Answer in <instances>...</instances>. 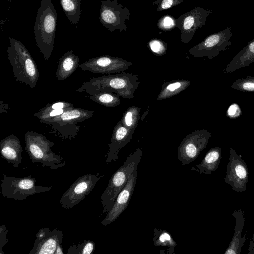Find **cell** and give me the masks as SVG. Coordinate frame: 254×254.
I'll return each mask as SVG.
<instances>
[{"instance_id":"6da1fadb","label":"cell","mask_w":254,"mask_h":254,"mask_svg":"<svg viewBox=\"0 0 254 254\" xmlns=\"http://www.w3.org/2000/svg\"><path fill=\"white\" fill-rule=\"evenodd\" d=\"M57 13L51 0H41L34 24L36 43L44 59L48 60L53 51Z\"/></svg>"},{"instance_id":"7a4b0ae2","label":"cell","mask_w":254,"mask_h":254,"mask_svg":"<svg viewBox=\"0 0 254 254\" xmlns=\"http://www.w3.org/2000/svg\"><path fill=\"white\" fill-rule=\"evenodd\" d=\"M8 59L17 81L34 88L39 73L36 62L25 45L20 41L9 38Z\"/></svg>"},{"instance_id":"3957f363","label":"cell","mask_w":254,"mask_h":254,"mask_svg":"<svg viewBox=\"0 0 254 254\" xmlns=\"http://www.w3.org/2000/svg\"><path fill=\"white\" fill-rule=\"evenodd\" d=\"M138 76L133 73L122 72L93 77L89 81L82 83L76 91L82 92L85 89L103 90L116 93L120 97L132 99L140 83Z\"/></svg>"},{"instance_id":"277c9868","label":"cell","mask_w":254,"mask_h":254,"mask_svg":"<svg viewBox=\"0 0 254 254\" xmlns=\"http://www.w3.org/2000/svg\"><path fill=\"white\" fill-rule=\"evenodd\" d=\"M143 154L138 148L131 153L123 164L113 174L101 197L102 212L107 213L112 209L119 192L127 183L130 175L137 169Z\"/></svg>"},{"instance_id":"5b68a950","label":"cell","mask_w":254,"mask_h":254,"mask_svg":"<svg viewBox=\"0 0 254 254\" xmlns=\"http://www.w3.org/2000/svg\"><path fill=\"white\" fill-rule=\"evenodd\" d=\"M25 150L33 163L41 164L42 167L52 170L63 168L66 163L60 156L54 153L51 148L55 143L46 136L33 131L25 134Z\"/></svg>"},{"instance_id":"8992f818","label":"cell","mask_w":254,"mask_h":254,"mask_svg":"<svg viewBox=\"0 0 254 254\" xmlns=\"http://www.w3.org/2000/svg\"><path fill=\"white\" fill-rule=\"evenodd\" d=\"M0 186L2 196L15 200H24L29 196L46 192L52 189L51 186L36 185V179L30 175L15 177L3 175Z\"/></svg>"},{"instance_id":"52a82bcc","label":"cell","mask_w":254,"mask_h":254,"mask_svg":"<svg viewBox=\"0 0 254 254\" xmlns=\"http://www.w3.org/2000/svg\"><path fill=\"white\" fill-rule=\"evenodd\" d=\"M93 113L92 110L73 107L44 123L51 125L55 131L67 138L76 136L80 128L77 123L91 118Z\"/></svg>"},{"instance_id":"ba28073f","label":"cell","mask_w":254,"mask_h":254,"mask_svg":"<svg viewBox=\"0 0 254 254\" xmlns=\"http://www.w3.org/2000/svg\"><path fill=\"white\" fill-rule=\"evenodd\" d=\"M102 177L87 174L77 179L61 197L59 201L61 207L69 209L77 205L90 193Z\"/></svg>"},{"instance_id":"9c48e42d","label":"cell","mask_w":254,"mask_h":254,"mask_svg":"<svg viewBox=\"0 0 254 254\" xmlns=\"http://www.w3.org/2000/svg\"><path fill=\"white\" fill-rule=\"evenodd\" d=\"M211 136L205 129L196 130L187 135L178 148L177 158L182 165H186L194 161L206 147Z\"/></svg>"},{"instance_id":"30bf717a","label":"cell","mask_w":254,"mask_h":254,"mask_svg":"<svg viewBox=\"0 0 254 254\" xmlns=\"http://www.w3.org/2000/svg\"><path fill=\"white\" fill-rule=\"evenodd\" d=\"M248 178L249 170L246 163L231 147L229 150L225 182L232 187L234 191L242 193L247 189Z\"/></svg>"},{"instance_id":"8fae6325","label":"cell","mask_w":254,"mask_h":254,"mask_svg":"<svg viewBox=\"0 0 254 254\" xmlns=\"http://www.w3.org/2000/svg\"><path fill=\"white\" fill-rule=\"evenodd\" d=\"M231 27H227L207 37L190 52L196 57H207L209 59L216 57L232 44Z\"/></svg>"},{"instance_id":"7c38bea8","label":"cell","mask_w":254,"mask_h":254,"mask_svg":"<svg viewBox=\"0 0 254 254\" xmlns=\"http://www.w3.org/2000/svg\"><path fill=\"white\" fill-rule=\"evenodd\" d=\"M132 64V63L122 58L104 55L91 58L79 64V67L94 73L110 74L123 72Z\"/></svg>"},{"instance_id":"4fadbf2b","label":"cell","mask_w":254,"mask_h":254,"mask_svg":"<svg viewBox=\"0 0 254 254\" xmlns=\"http://www.w3.org/2000/svg\"><path fill=\"white\" fill-rule=\"evenodd\" d=\"M137 175V169H136L118 194L112 209L101 222V226H105L115 221L128 206L134 190Z\"/></svg>"},{"instance_id":"5bb4252c","label":"cell","mask_w":254,"mask_h":254,"mask_svg":"<svg viewBox=\"0 0 254 254\" xmlns=\"http://www.w3.org/2000/svg\"><path fill=\"white\" fill-rule=\"evenodd\" d=\"M63 231L42 228L36 234V240L29 254H54L57 246L61 244Z\"/></svg>"},{"instance_id":"9a60e30c","label":"cell","mask_w":254,"mask_h":254,"mask_svg":"<svg viewBox=\"0 0 254 254\" xmlns=\"http://www.w3.org/2000/svg\"><path fill=\"white\" fill-rule=\"evenodd\" d=\"M134 131L125 127L121 120L118 121L114 127L111 142L109 144V149L106 159L107 164L111 162L115 163L116 161L118 158L119 151L130 142Z\"/></svg>"},{"instance_id":"2e32d148","label":"cell","mask_w":254,"mask_h":254,"mask_svg":"<svg viewBox=\"0 0 254 254\" xmlns=\"http://www.w3.org/2000/svg\"><path fill=\"white\" fill-rule=\"evenodd\" d=\"M0 150L2 157L17 168L22 160L23 148L18 138L15 135H9L0 142Z\"/></svg>"},{"instance_id":"e0dca14e","label":"cell","mask_w":254,"mask_h":254,"mask_svg":"<svg viewBox=\"0 0 254 254\" xmlns=\"http://www.w3.org/2000/svg\"><path fill=\"white\" fill-rule=\"evenodd\" d=\"M245 212L239 209L233 211L231 216L235 219L234 233L230 243L224 252L225 254H240L242 247L247 239V234L245 233L241 237L242 230L244 225Z\"/></svg>"},{"instance_id":"ac0fdd59","label":"cell","mask_w":254,"mask_h":254,"mask_svg":"<svg viewBox=\"0 0 254 254\" xmlns=\"http://www.w3.org/2000/svg\"><path fill=\"white\" fill-rule=\"evenodd\" d=\"M254 62V39L239 52L229 62L225 72L231 73L240 68L248 66Z\"/></svg>"},{"instance_id":"d6986e66","label":"cell","mask_w":254,"mask_h":254,"mask_svg":"<svg viewBox=\"0 0 254 254\" xmlns=\"http://www.w3.org/2000/svg\"><path fill=\"white\" fill-rule=\"evenodd\" d=\"M79 65V58L72 50L64 53L59 59L56 76L59 81L71 76Z\"/></svg>"},{"instance_id":"ffe728a7","label":"cell","mask_w":254,"mask_h":254,"mask_svg":"<svg viewBox=\"0 0 254 254\" xmlns=\"http://www.w3.org/2000/svg\"><path fill=\"white\" fill-rule=\"evenodd\" d=\"M221 158V147L211 148L207 151L202 161L199 164L193 167L191 170L200 174L210 175L218 168Z\"/></svg>"},{"instance_id":"44dd1931","label":"cell","mask_w":254,"mask_h":254,"mask_svg":"<svg viewBox=\"0 0 254 254\" xmlns=\"http://www.w3.org/2000/svg\"><path fill=\"white\" fill-rule=\"evenodd\" d=\"M83 91L89 95V99L105 107H114L121 103L120 96L113 92L88 89Z\"/></svg>"},{"instance_id":"7402d4cb","label":"cell","mask_w":254,"mask_h":254,"mask_svg":"<svg viewBox=\"0 0 254 254\" xmlns=\"http://www.w3.org/2000/svg\"><path fill=\"white\" fill-rule=\"evenodd\" d=\"M190 81L186 80H175L164 82L157 100L171 98L185 90L190 85Z\"/></svg>"},{"instance_id":"603a6c76","label":"cell","mask_w":254,"mask_h":254,"mask_svg":"<svg viewBox=\"0 0 254 254\" xmlns=\"http://www.w3.org/2000/svg\"><path fill=\"white\" fill-rule=\"evenodd\" d=\"M114 3L107 0L101 1L99 20L101 24L112 30L117 22V16Z\"/></svg>"},{"instance_id":"cb8c5ba5","label":"cell","mask_w":254,"mask_h":254,"mask_svg":"<svg viewBox=\"0 0 254 254\" xmlns=\"http://www.w3.org/2000/svg\"><path fill=\"white\" fill-rule=\"evenodd\" d=\"M66 16L72 24H77L81 16V0H60Z\"/></svg>"},{"instance_id":"d4e9b609","label":"cell","mask_w":254,"mask_h":254,"mask_svg":"<svg viewBox=\"0 0 254 254\" xmlns=\"http://www.w3.org/2000/svg\"><path fill=\"white\" fill-rule=\"evenodd\" d=\"M153 241L155 246H163L169 247L172 254H174V248L177 243L171 236L170 234L166 230L154 228Z\"/></svg>"},{"instance_id":"484cf974","label":"cell","mask_w":254,"mask_h":254,"mask_svg":"<svg viewBox=\"0 0 254 254\" xmlns=\"http://www.w3.org/2000/svg\"><path fill=\"white\" fill-rule=\"evenodd\" d=\"M141 109L135 106H131L124 113L121 122L127 128L134 131L137 128L140 120Z\"/></svg>"},{"instance_id":"4316f807","label":"cell","mask_w":254,"mask_h":254,"mask_svg":"<svg viewBox=\"0 0 254 254\" xmlns=\"http://www.w3.org/2000/svg\"><path fill=\"white\" fill-rule=\"evenodd\" d=\"M231 87L242 92H254V75L237 79L232 83Z\"/></svg>"},{"instance_id":"83f0119b","label":"cell","mask_w":254,"mask_h":254,"mask_svg":"<svg viewBox=\"0 0 254 254\" xmlns=\"http://www.w3.org/2000/svg\"><path fill=\"white\" fill-rule=\"evenodd\" d=\"M95 248L93 241L86 240L81 243L71 245L67 251L68 254H90L92 253Z\"/></svg>"},{"instance_id":"f1b7e54d","label":"cell","mask_w":254,"mask_h":254,"mask_svg":"<svg viewBox=\"0 0 254 254\" xmlns=\"http://www.w3.org/2000/svg\"><path fill=\"white\" fill-rule=\"evenodd\" d=\"M242 113L241 109L237 103H233L229 106L227 112V116L230 119H235L239 117Z\"/></svg>"},{"instance_id":"f546056e","label":"cell","mask_w":254,"mask_h":254,"mask_svg":"<svg viewBox=\"0 0 254 254\" xmlns=\"http://www.w3.org/2000/svg\"><path fill=\"white\" fill-rule=\"evenodd\" d=\"M149 46L153 52L162 55L165 52V48L162 42L158 40H153L149 43Z\"/></svg>"},{"instance_id":"4dcf8cb0","label":"cell","mask_w":254,"mask_h":254,"mask_svg":"<svg viewBox=\"0 0 254 254\" xmlns=\"http://www.w3.org/2000/svg\"><path fill=\"white\" fill-rule=\"evenodd\" d=\"M8 230L5 225H2L0 227V254H5L2 248L8 243V240L6 236Z\"/></svg>"},{"instance_id":"1f68e13d","label":"cell","mask_w":254,"mask_h":254,"mask_svg":"<svg viewBox=\"0 0 254 254\" xmlns=\"http://www.w3.org/2000/svg\"><path fill=\"white\" fill-rule=\"evenodd\" d=\"M194 23V17L191 16H188L184 20L183 27L185 30H188L193 26Z\"/></svg>"},{"instance_id":"d6a6232c","label":"cell","mask_w":254,"mask_h":254,"mask_svg":"<svg viewBox=\"0 0 254 254\" xmlns=\"http://www.w3.org/2000/svg\"><path fill=\"white\" fill-rule=\"evenodd\" d=\"M254 253V231L252 234L251 240L249 243L248 254H253Z\"/></svg>"},{"instance_id":"836d02e7","label":"cell","mask_w":254,"mask_h":254,"mask_svg":"<svg viewBox=\"0 0 254 254\" xmlns=\"http://www.w3.org/2000/svg\"><path fill=\"white\" fill-rule=\"evenodd\" d=\"M163 25L165 27H170L172 26L173 24V21L171 18L168 16H166L163 20Z\"/></svg>"},{"instance_id":"e575fe53","label":"cell","mask_w":254,"mask_h":254,"mask_svg":"<svg viewBox=\"0 0 254 254\" xmlns=\"http://www.w3.org/2000/svg\"><path fill=\"white\" fill-rule=\"evenodd\" d=\"M173 4V0H163L161 7L163 9H167L170 8Z\"/></svg>"},{"instance_id":"d590c367","label":"cell","mask_w":254,"mask_h":254,"mask_svg":"<svg viewBox=\"0 0 254 254\" xmlns=\"http://www.w3.org/2000/svg\"><path fill=\"white\" fill-rule=\"evenodd\" d=\"M64 253L62 249L61 244H59L57 247L54 254H63Z\"/></svg>"},{"instance_id":"8d00e7d4","label":"cell","mask_w":254,"mask_h":254,"mask_svg":"<svg viewBox=\"0 0 254 254\" xmlns=\"http://www.w3.org/2000/svg\"><path fill=\"white\" fill-rule=\"evenodd\" d=\"M6 0L7 1H10V2L13 1V0Z\"/></svg>"}]
</instances>
